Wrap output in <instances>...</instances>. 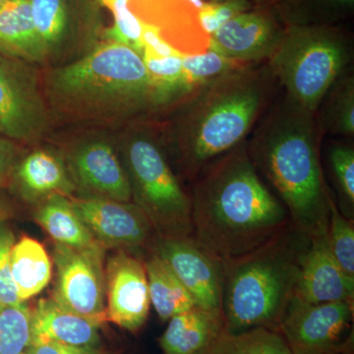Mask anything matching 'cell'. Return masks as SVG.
Masks as SVG:
<instances>
[{
	"label": "cell",
	"mask_w": 354,
	"mask_h": 354,
	"mask_svg": "<svg viewBox=\"0 0 354 354\" xmlns=\"http://www.w3.org/2000/svg\"><path fill=\"white\" fill-rule=\"evenodd\" d=\"M247 140L256 171L283 205L291 223L310 237L327 234L330 200L316 113L288 95L267 109Z\"/></svg>",
	"instance_id": "obj_1"
},
{
	"label": "cell",
	"mask_w": 354,
	"mask_h": 354,
	"mask_svg": "<svg viewBox=\"0 0 354 354\" xmlns=\"http://www.w3.org/2000/svg\"><path fill=\"white\" fill-rule=\"evenodd\" d=\"M246 141L209 164L189 195L195 239L221 261L250 252L291 223L256 171Z\"/></svg>",
	"instance_id": "obj_2"
},
{
	"label": "cell",
	"mask_w": 354,
	"mask_h": 354,
	"mask_svg": "<svg viewBox=\"0 0 354 354\" xmlns=\"http://www.w3.org/2000/svg\"><path fill=\"white\" fill-rule=\"evenodd\" d=\"M277 79L268 64L230 70L183 102L174 143L180 174L189 183L248 138L271 106Z\"/></svg>",
	"instance_id": "obj_3"
},
{
	"label": "cell",
	"mask_w": 354,
	"mask_h": 354,
	"mask_svg": "<svg viewBox=\"0 0 354 354\" xmlns=\"http://www.w3.org/2000/svg\"><path fill=\"white\" fill-rule=\"evenodd\" d=\"M311 237L290 223L250 252L223 262L221 313L225 330H278L297 291Z\"/></svg>",
	"instance_id": "obj_4"
},
{
	"label": "cell",
	"mask_w": 354,
	"mask_h": 354,
	"mask_svg": "<svg viewBox=\"0 0 354 354\" xmlns=\"http://www.w3.org/2000/svg\"><path fill=\"white\" fill-rule=\"evenodd\" d=\"M53 91L65 101L92 106L141 109L152 106V84L143 58L108 41L82 59L57 70Z\"/></svg>",
	"instance_id": "obj_5"
},
{
	"label": "cell",
	"mask_w": 354,
	"mask_h": 354,
	"mask_svg": "<svg viewBox=\"0 0 354 354\" xmlns=\"http://www.w3.org/2000/svg\"><path fill=\"white\" fill-rule=\"evenodd\" d=\"M351 57L348 39L341 30L327 25L295 24L286 28L267 64L286 88V95L316 113Z\"/></svg>",
	"instance_id": "obj_6"
},
{
	"label": "cell",
	"mask_w": 354,
	"mask_h": 354,
	"mask_svg": "<svg viewBox=\"0 0 354 354\" xmlns=\"http://www.w3.org/2000/svg\"><path fill=\"white\" fill-rule=\"evenodd\" d=\"M125 162L132 198L158 235L194 237L189 194L157 141L144 132L135 134L127 142Z\"/></svg>",
	"instance_id": "obj_7"
},
{
	"label": "cell",
	"mask_w": 354,
	"mask_h": 354,
	"mask_svg": "<svg viewBox=\"0 0 354 354\" xmlns=\"http://www.w3.org/2000/svg\"><path fill=\"white\" fill-rule=\"evenodd\" d=\"M53 298L60 306L101 326L106 318L104 246L71 248L55 243Z\"/></svg>",
	"instance_id": "obj_8"
},
{
	"label": "cell",
	"mask_w": 354,
	"mask_h": 354,
	"mask_svg": "<svg viewBox=\"0 0 354 354\" xmlns=\"http://www.w3.org/2000/svg\"><path fill=\"white\" fill-rule=\"evenodd\" d=\"M354 300L309 304L293 297L278 332L293 354H333L351 346L346 333L353 320Z\"/></svg>",
	"instance_id": "obj_9"
},
{
	"label": "cell",
	"mask_w": 354,
	"mask_h": 354,
	"mask_svg": "<svg viewBox=\"0 0 354 354\" xmlns=\"http://www.w3.org/2000/svg\"><path fill=\"white\" fill-rule=\"evenodd\" d=\"M150 252L169 265L190 293L195 307L221 313L223 262L195 237L157 235Z\"/></svg>",
	"instance_id": "obj_10"
},
{
	"label": "cell",
	"mask_w": 354,
	"mask_h": 354,
	"mask_svg": "<svg viewBox=\"0 0 354 354\" xmlns=\"http://www.w3.org/2000/svg\"><path fill=\"white\" fill-rule=\"evenodd\" d=\"M46 120L32 72L22 60L0 51V135L26 141L43 131Z\"/></svg>",
	"instance_id": "obj_11"
},
{
	"label": "cell",
	"mask_w": 354,
	"mask_h": 354,
	"mask_svg": "<svg viewBox=\"0 0 354 354\" xmlns=\"http://www.w3.org/2000/svg\"><path fill=\"white\" fill-rule=\"evenodd\" d=\"M71 202L81 220L102 246L146 248L150 252L158 234L136 204L97 196Z\"/></svg>",
	"instance_id": "obj_12"
},
{
	"label": "cell",
	"mask_w": 354,
	"mask_h": 354,
	"mask_svg": "<svg viewBox=\"0 0 354 354\" xmlns=\"http://www.w3.org/2000/svg\"><path fill=\"white\" fill-rule=\"evenodd\" d=\"M286 28L266 6L239 14L209 36V50L242 64L269 59Z\"/></svg>",
	"instance_id": "obj_13"
},
{
	"label": "cell",
	"mask_w": 354,
	"mask_h": 354,
	"mask_svg": "<svg viewBox=\"0 0 354 354\" xmlns=\"http://www.w3.org/2000/svg\"><path fill=\"white\" fill-rule=\"evenodd\" d=\"M104 274L106 321L138 332L145 325L151 306L144 261L120 251L109 257Z\"/></svg>",
	"instance_id": "obj_14"
},
{
	"label": "cell",
	"mask_w": 354,
	"mask_h": 354,
	"mask_svg": "<svg viewBox=\"0 0 354 354\" xmlns=\"http://www.w3.org/2000/svg\"><path fill=\"white\" fill-rule=\"evenodd\" d=\"M295 297L309 304L354 300V278L337 264L327 234L311 237Z\"/></svg>",
	"instance_id": "obj_15"
},
{
	"label": "cell",
	"mask_w": 354,
	"mask_h": 354,
	"mask_svg": "<svg viewBox=\"0 0 354 354\" xmlns=\"http://www.w3.org/2000/svg\"><path fill=\"white\" fill-rule=\"evenodd\" d=\"M72 167L81 185L97 197L131 201V185L127 169L109 144L93 142L81 147L72 158Z\"/></svg>",
	"instance_id": "obj_16"
},
{
	"label": "cell",
	"mask_w": 354,
	"mask_h": 354,
	"mask_svg": "<svg viewBox=\"0 0 354 354\" xmlns=\"http://www.w3.org/2000/svg\"><path fill=\"white\" fill-rule=\"evenodd\" d=\"M100 325L64 308L51 298H43L32 310L34 341L100 348Z\"/></svg>",
	"instance_id": "obj_17"
},
{
	"label": "cell",
	"mask_w": 354,
	"mask_h": 354,
	"mask_svg": "<svg viewBox=\"0 0 354 354\" xmlns=\"http://www.w3.org/2000/svg\"><path fill=\"white\" fill-rule=\"evenodd\" d=\"M160 337L164 354H202L225 330L223 313L193 307L169 319Z\"/></svg>",
	"instance_id": "obj_18"
},
{
	"label": "cell",
	"mask_w": 354,
	"mask_h": 354,
	"mask_svg": "<svg viewBox=\"0 0 354 354\" xmlns=\"http://www.w3.org/2000/svg\"><path fill=\"white\" fill-rule=\"evenodd\" d=\"M94 0H31L35 26L44 55L55 51L90 21Z\"/></svg>",
	"instance_id": "obj_19"
},
{
	"label": "cell",
	"mask_w": 354,
	"mask_h": 354,
	"mask_svg": "<svg viewBox=\"0 0 354 354\" xmlns=\"http://www.w3.org/2000/svg\"><path fill=\"white\" fill-rule=\"evenodd\" d=\"M0 51L22 62H39L46 57L31 0H8L0 6Z\"/></svg>",
	"instance_id": "obj_20"
},
{
	"label": "cell",
	"mask_w": 354,
	"mask_h": 354,
	"mask_svg": "<svg viewBox=\"0 0 354 354\" xmlns=\"http://www.w3.org/2000/svg\"><path fill=\"white\" fill-rule=\"evenodd\" d=\"M36 221L60 245L78 249L102 245L81 220L71 200L62 194L48 196L37 212Z\"/></svg>",
	"instance_id": "obj_21"
},
{
	"label": "cell",
	"mask_w": 354,
	"mask_h": 354,
	"mask_svg": "<svg viewBox=\"0 0 354 354\" xmlns=\"http://www.w3.org/2000/svg\"><path fill=\"white\" fill-rule=\"evenodd\" d=\"M15 176L21 192L28 199L66 194L72 190L62 160L48 151L27 156L16 169Z\"/></svg>",
	"instance_id": "obj_22"
},
{
	"label": "cell",
	"mask_w": 354,
	"mask_h": 354,
	"mask_svg": "<svg viewBox=\"0 0 354 354\" xmlns=\"http://www.w3.org/2000/svg\"><path fill=\"white\" fill-rule=\"evenodd\" d=\"M11 272L20 301L39 295L53 274L50 256L43 244L28 236L15 242L11 251Z\"/></svg>",
	"instance_id": "obj_23"
},
{
	"label": "cell",
	"mask_w": 354,
	"mask_h": 354,
	"mask_svg": "<svg viewBox=\"0 0 354 354\" xmlns=\"http://www.w3.org/2000/svg\"><path fill=\"white\" fill-rule=\"evenodd\" d=\"M144 265L151 304L162 320H169L195 307L190 293L164 260L150 252Z\"/></svg>",
	"instance_id": "obj_24"
},
{
	"label": "cell",
	"mask_w": 354,
	"mask_h": 354,
	"mask_svg": "<svg viewBox=\"0 0 354 354\" xmlns=\"http://www.w3.org/2000/svg\"><path fill=\"white\" fill-rule=\"evenodd\" d=\"M316 113L324 134L351 138L354 135V77L342 74L328 91Z\"/></svg>",
	"instance_id": "obj_25"
},
{
	"label": "cell",
	"mask_w": 354,
	"mask_h": 354,
	"mask_svg": "<svg viewBox=\"0 0 354 354\" xmlns=\"http://www.w3.org/2000/svg\"><path fill=\"white\" fill-rule=\"evenodd\" d=\"M202 354H293L278 330L255 328L239 333L223 330Z\"/></svg>",
	"instance_id": "obj_26"
},
{
	"label": "cell",
	"mask_w": 354,
	"mask_h": 354,
	"mask_svg": "<svg viewBox=\"0 0 354 354\" xmlns=\"http://www.w3.org/2000/svg\"><path fill=\"white\" fill-rule=\"evenodd\" d=\"M326 162L335 204L342 215L354 221V147L349 142H330Z\"/></svg>",
	"instance_id": "obj_27"
},
{
	"label": "cell",
	"mask_w": 354,
	"mask_h": 354,
	"mask_svg": "<svg viewBox=\"0 0 354 354\" xmlns=\"http://www.w3.org/2000/svg\"><path fill=\"white\" fill-rule=\"evenodd\" d=\"M32 310L27 304L0 310V354H31Z\"/></svg>",
	"instance_id": "obj_28"
},
{
	"label": "cell",
	"mask_w": 354,
	"mask_h": 354,
	"mask_svg": "<svg viewBox=\"0 0 354 354\" xmlns=\"http://www.w3.org/2000/svg\"><path fill=\"white\" fill-rule=\"evenodd\" d=\"M99 6L106 7L113 15L114 23L104 31L108 41L129 46L142 55V24L130 9L129 0H94Z\"/></svg>",
	"instance_id": "obj_29"
},
{
	"label": "cell",
	"mask_w": 354,
	"mask_h": 354,
	"mask_svg": "<svg viewBox=\"0 0 354 354\" xmlns=\"http://www.w3.org/2000/svg\"><path fill=\"white\" fill-rule=\"evenodd\" d=\"M327 239L337 264L354 278V221L342 215L334 197L330 200Z\"/></svg>",
	"instance_id": "obj_30"
},
{
	"label": "cell",
	"mask_w": 354,
	"mask_h": 354,
	"mask_svg": "<svg viewBox=\"0 0 354 354\" xmlns=\"http://www.w3.org/2000/svg\"><path fill=\"white\" fill-rule=\"evenodd\" d=\"M15 243L12 230L0 223V302L4 307L17 306L20 301L11 272V251Z\"/></svg>",
	"instance_id": "obj_31"
},
{
	"label": "cell",
	"mask_w": 354,
	"mask_h": 354,
	"mask_svg": "<svg viewBox=\"0 0 354 354\" xmlns=\"http://www.w3.org/2000/svg\"><path fill=\"white\" fill-rule=\"evenodd\" d=\"M252 8L251 0H223L203 6L198 10V20L203 32L211 36L228 20Z\"/></svg>",
	"instance_id": "obj_32"
},
{
	"label": "cell",
	"mask_w": 354,
	"mask_h": 354,
	"mask_svg": "<svg viewBox=\"0 0 354 354\" xmlns=\"http://www.w3.org/2000/svg\"><path fill=\"white\" fill-rule=\"evenodd\" d=\"M31 354H104L100 348L71 346L51 341H34Z\"/></svg>",
	"instance_id": "obj_33"
},
{
	"label": "cell",
	"mask_w": 354,
	"mask_h": 354,
	"mask_svg": "<svg viewBox=\"0 0 354 354\" xmlns=\"http://www.w3.org/2000/svg\"><path fill=\"white\" fill-rule=\"evenodd\" d=\"M15 158V144L12 140L0 135V186L12 169Z\"/></svg>",
	"instance_id": "obj_34"
},
{
	"label": "cell",
	"mask_w": 354,
	"mask_h": 354,
	"mask_svg": "<svg viewBox=\"0 0 354 354\" xmlns=\"http://www.w3.org/2000/svg\"><path fill=\"white\" fill-rule=\"evenodd\" d=\"M326 3H329L330 6H339V7H353L354 4V0H322Z\"/></svg>",
	"instance_id": "obj_35"
},
{
	"label": "cell",
	"mask_w": 354,
	"mask_h": 354,
	"mask_svg": "<svg viewBox=\"0 0 354 354\" xmlns=\"http://www.w3.org/2000/svg\"><path fill=\"white\" fill-rule=\"evenodd\" d=\"M251 1L257 6H266L267 4H269L272 0H251Z\"/></svg>",
	"instance_id": "obj_36"
},
{
	"label": "cell",
	"mask_w": 354,
	"mask_h": 354,
	"mask_svg": "<svg viewBox=\"0 0 354 354\" xmlns=\"http://www.w3.org/2000/svg\"><path fill=\"white\" fill-rule=\"evenodd\" d=\"M7 216V213L6 209H2L1 207H0V223L3 221V220H6Z\"/></svg>",
	"instance_id": "obj_37"
},
{
	"label": "cell",
	"mask_w": 354,
	"mask_h": 354,
	"mask_svg": "<svg viewBox=\"0 0 354 354\" xmlns=\"http://www.w3.org/2000/svg\"><path fill=\"white\" fill-rule=\"evenodd\" d=\"M333 354H351V346L348 348L342 349L341 351H337V353H335Z\"/></svg>",
	"instance_id": "obj_38"
},
{
	"label": "cell",
	"mask_w": 354,
	"mask_h": 354,
	"mask_svg": "<svg viewBox=\"0 0 354 354\" xmlns=\"http://www.w3.org/2000/svg\"><path fill=\"white\" fill-rule=\"evenodd\" d=\"M6 1H8V0H0V6H1L2 4L6 3Z\"/></svg>",
	"instance_id": "obj_39"
},
{
	"label": "cell",
	"mask_w": 354,
	"mask_h": 354,
	"mask_svg": "<svg viewBox=\"0 0 354 354\" xmlns=\"http://www.w3.org/2000/svg\"><path fill=\"white\" fill-rule=\"evenodd\" d=\"M3 308H6V307H4L3 305L1 304V302H0V310H2Z\"/></svg>",
	"instance_id": "obj_40"
}]
</instances>
